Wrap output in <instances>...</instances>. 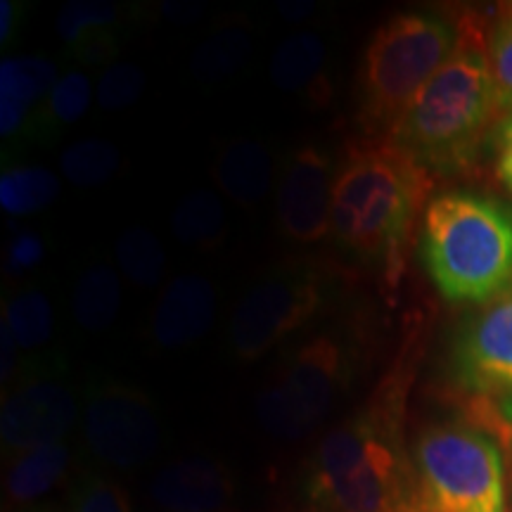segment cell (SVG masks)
I'll return each instance as SVG.
<instances>
[{"instance_id":"6da1fadb","label":"cell","mask_w":512,"mask_h":512,"mask_svg":"<svg viewBox=\"0 0 512 512\" xmlns=\"http://www.w3.org/2000/svg\"><path fill=\"white\" fill-rule=\"evenodd\" d=\"M408 370L401 354L366 406L320 441L306 477L311 512H420L403 444Z\"/></svg>"},{"instance_id":"7a4b0ae2","label":"cell","mask_w":512,"mask_h":512,"mask_svg":"<svg viewBox=\"0 0 512 512\" xmlns=\"http://www.w3.org/2000/svg\"><path fill=\"white\" fill-rule=\"evenodd\" d=\"M430 188L432 174L392 138L349 140L337 162L332 235L349 254L380 268L394 287Z\"/></svg>"},{"instance_id":"3957f363","label":"cell","mask_w":512,"mask_h":512,"mask_svg":"<svg viewBox=\"0 0 512 512\" xmlns=\"http://www.w3.org/2000/svg\"><path fill=\"white\" fill-rule=\"evenodd\" d=\"M458 27L456 53L422 88L389 136L432 176L470 171L491 128L503 124L484 22L467 12Z\"/></svg>"},{"instance_id":"277c9868","label":"cell","mask_w":512,"mask_h":512,"mask_svg":"<svg viewBox=\"0 0 512 512\" xmlns=\"http://www.w3.org/2000/svg\"><path fill=\"white\" fill-rule=\"evenodd\" d=\"M420 252L448 302H491L512 285V207L475 192H444L422 214Z\"/></svg>"},{"instance_id":"5b68a950","label":"cell","mask_w":512,"mask_h":512,"mask_svg":"<svg viewBox=\"0 0 512 512\" xmlns=\"http://www.w3.org/2000/svg\"><path fill=\"white\" fill-rule=\"evenodd\" d=\"M458 22L430 10L399 12L370 36L358 67L363 136L389 138L422 88L456 53Z\"/></svg>"},{"instance_id":"8992f818","label":"cell","mask_w":512,"mask_h":512,"mask_svg":"<svg viewBox=\"0 0 512 512\" xmlns=\"http://www.w3.org/2000/svg\"><path fill=\"white\" fill-rule=\"evenodd\" d=\"M411 458L420 512H508L505 460L491 432L470 422L427 425Z\"/></svg>"},{"instance_id":"52a82bcc","label":"cell","mask_w":512,"mask_h":512,"mask_svg":"<svg viewBox=\"0 0 512 512\" xmlns=\"http://www.w3.org/2000/svg\"><path fill=\"white\" fill-rule=\"evenodd\" d=\"M349 370V351L337 337L306 339L256 399L259 422L280 439H304L328 418L347 387Z\"/></svg>"},{"instance_id":"ba28073f","label":"cell","mask_w":512,"mask_h":512,"mask_svg":"<svg viewBox=\"0 0 512 512\" xmlns=\"http://www.w3.org/2000/svg\"><path fill=\"white\" fill-rule=\"evenodd\" d=\"M328 297L325 275L313 266H287L249 287L230 318L228 344L240 361H256L304 328Z\"/></svg>"},{"instance_id":"9c48e42d","label":"cell","mask_w":512,"mask_h":512,"mask_svg":"<svg viewBox=\"0 0 512 512\" xmlns=\"http://www.w3.org/2000/svg\"><path fill=\"white\" fill-rule=\"evenodd\" d=\"M451 370L482 420L512 432V285L458 330Z\"/></svg>"},{"instance_id":"30bf717a","label":"cell","mask_w":512,"mask_h":512,"mask_svg":"<svg viewBox=\"0 0 512 512\" xmlns=\"http://www.w3.org/2000/svg\"><path fill=\"white\" fill-rule=\"evenodd\" d=\"M86 439L102 463L124 470L143 465L162 439L155 403L138 389L100 384L88 396Z\"/></svg>"},{"instance_id":"8fae6325","label":"cell","mask_w":512,"mask_h":512,"mask_svg":"<svg viewBox=\"0 0 512 512\" xmlns=\"http://www.w3.org/2000/svg\"><path fill=\"white\" fill-rule=\"evenodd\" d=\"M337 162L323 147L304 145L285 164L275 195L280 230L299 245H313L332 233V195Z\"/></svg>"},{"instance_id":"7c38bea8","label":"cell","mask_w":512,"mask_h":512,"mask_svg":"<svg viewBox=\"0 0 512 512\" xmlns=\"http://www.w3.org/2000/svg\"><path fill=\"white\" fill-rule=\"evenodd\" d=\"M76 420L72 392L50 380L29 382L10 394L0 413L3 444L15 453L62 444Z\"/></svg>"},{"instance_id":"4fadbf2b","label":"cell","mask_w":512,"mask_h":512,"mask_svg":"<svg viewBox=\"0 0 512 512\" xmlns=\"http://www.w3.org/2000/svg\"><path fill=\"white\" fill-rule=\"evenodd\" d=\"M55 62L43 57H5L0 64V136L46 140L43 112L57 83Z\"/></svg>"},{"instance_id":"5bb4252c","label":"cell","mask_w":512,"mask_h":512,"mask_svg":"<svg viewBox=\"0 0 512 512\" xmlns=\"http://www.w3.org/2000/svg\"><path fill=\"white\" fill-rule=\"evenodd\" d=\"M216 287L202 273H185L164 287L152 316V337L162 349H183L211 330Z\"/></svg>"},{"instance_id":"9a60e30c","label":"cell","mask_w":512,"mask_h":512,"mask_svg":"<svg viewBox=\"0 0 512 512\" xmlns=\"http://www.w3.org/2000/svg\"><path fill=\"white\" fill-rule=\"evenodd\" d=\"M150 494L166 512H219L233 496V482L214 460L190 458L162 467Z\"/></svg>"},{"instance_id":"2e32d148","label":"cell","mask_w":512,"mask_h":512,"mask_svg":"<svg viewBox=\"0 0 512 512\" xmlns=\"http://www.w3.org/2000/svg\"><path fill=\"white\" fill-rule=\"evenodd\" d=\"M328 48L313 31H294L271 57V81L285 93L325 105L330 100Z\"/></svg>"},{"instance_id":"e0dca14e","label":"cell","mask_w":512,"mask_h":512,"mask_svg":"<svg viewBox=\"0 0 512 512\" xmlns=\"http://www.w3.org/2000/svg\"><path fill=\"white\" fill-rule=\"evenodd\" d=\"M214 178L228 200L240 207H256L273 185L271 152L259 140H233L216 157Z\"/></svg>"},{"instance_id":"ac0fdd59","label":"cell","mask_w":512,"mask_h":512,"mask_svg":"<svg viewBox=\"0 0 512 512\" xmlns=\"http://www.w3.org/2000/svg\"><path fill=\"white\" fill-rule=\"evenodd\" d=\"M69 460H72V453H69V446L64 441L62 444L17 453L8 470V477H5L8 498L17 505L38 501L60 484L69 467Z\"/></svg>"},{"instance_id":"d6986e66","label":"cell","mask_w":512,"mask_h":512,"mask_svg":"<svg viewBox=\"0 0 512 512\" xmlns=\"http://www.w3.org/2000/svg\"><path fill=\"white\" fill-rule=\"evenodd\" d=\"M121 306L119 275L110 266H91L81 273L72 294L76 323L88 332L110 328Z\"/></svg>"},{"instance_id":"ffe728a7","label":"cell","mask_w":512,"mask_h":512,"mask_svg":"<svg viewBox=\"0 0 512 512\" xmlns=\"http://www.w3.org/2000/svg\"><path fill=\"white\" fill-rule=\"evenodd\" d=\"M60 195V178L43 166H10L0 176V207L10 216L46 209Z\"/></svg>"},{"instance_id":"44dd1931","label":"cell","mask_w":512,"mask_h":512,"mask_svg":"<svg viewBox=\"0 0 512 512\" xmlns=\"http://www.w3.org/2000/svg\"><path fill=\"white\" fill-rule=\"evenodd\" d=\"M171 230L183 245H219L226 233V211H223L219 195H214L211 190H197L183 197L171 216Z\"/></svg>"},{"instance_id":"7402d4cb","label":"cell","mask_w":512,"mask_h":512,"mask_svg":"<svg viewBox=\"0 0 512 512\" xmlns=\"http://www.w3.org/2000/svg\"><path fill=\"white\" fill-rule=\"evenodd\" d=\"M252 55V36L245 27L214 31L192 55V74L202 81H223L235 76Z\"/></svg>"},{"instance_id":"603a6c76","label":"cell","mask_w":512,"mask_h":512,"mask_svg":"<svg viewBox=\"0 0 512 512\" xmlns=\"http://www.w3.org/2000/svg\"><path fill=\"white\" fill-rule=\"evenodd\" d=\"M3 325L15 337L19 349H38L53 337V306L41 290H22L5 304Z\"/></svg>"},{"instance_id":"cb8c5ba5","label":"cell","mask_w":512,"mask_h":512,"mask_svg":"<svg viewBox=\"0 0 512 512\" xmlns=\"http://www.w3.org/2000/svg\"><path fill=\"white\" fill-rule=\"evenodd\" d=\"M117 261L121 273L138 287L162 283L166 271L164 245L147 228H128L117 242Z\"/></svg>"},{"instance_id":"d4e9b609","label":"cell","mask_w":512,"mask_h":512,"mask_svg":"<svg viewBox=\"0 0 512 512\" xmlns=\"http://www.w3.org/2000/svg\"><path fill=\"white\" fill-rule=\"evenodd\" d=\"M121 166V152L110 140H79L62 152V171L79 188L107 183Z\"/></svg>"},{"instance_id":"484cf974","label":"cell","mask_w":512,"mask_h":512,"mask_svg":"<svg viewBox=\"0 0 512 512\" xmlns=\"http://www.w3.org/2000/svg\"><path fill=\"white\" fill-rule=\"evenodd\" d=\"M93 100V86L83 72H67L62 74L53 91L48 95L46 112H43V131H46V140L53 136L60 126H69L79 121L83 114L91 110Z\"/></svg>"},{"instance_id":"4316f807","label":"cell","mask_w":512,"mask_h":512,"mask_svg":"<svg viewBox=\"0 0 512 512\" xmlns=\"http://www.w3.org/2000/svg\"><path fill=\"white\" fill-rule=\"evenodd\" d=\"M124 10L117 3L107 0H72L67 3L57 17V31L64 43H72L83 34H91L98 29L121 27Z\"/></svg>"},{"instance_id":"83f0119b","label":"cell","mask_w":512,"mask_h":512,"mask_svg":"<svg viewBox=\"0 0 512 512\" xmlns=\"http://www.w3.org/2000/svg\"><path fill=\"white\" fill-rule=\"evenodd\" d=\"M489 60L498 110L505 121L512 114V5L498 15L489 31Z\"/></svg>"},{"instance_id":"f1b7e54d","label":"cell","mask_w":512,"mask_h":512,"mask_svg":"<svg viewBox=\"0 0 512 512\" xmlns=\"http://www.w3.org/2000/svg\"><path fill=\"white\" fill-rule=\"evenodd\" d=\"M69 512H131L126 491L98 472H86L76 479Z\"/></svg>"},{"instance_id":"f546056e","label":"cell","mask_w":512,"mask_h":512,"mask_svg":"<svg viewBox=\"0 0 512 512\" xmlns=\"http://www.w3.org/2000/svg\"><path fill=\"white\" fill-rule=\"evenodd\" d=\"M145 91V72L133 62H119L105 69L98 83V102L105 110L131 107Z\"/></svg>"},{"instance_id":"4dcf8cb0","label":"cell","mask_w":512,"mask_h":512,"mask_svg":"<svg viewBox=\"0 0 512 512\" xmlns=\"http://www.w3.org/2000/svg\"><path fill=\"white\" fill-rule=\"evenodd\" d=\"M121 27L98 29L67 43V53L81 64H107L119 53Z\"/></svg>"},{"instance_id":"1f68e13d","label":"cell","mask_w":512,"mask_h":512,"mask_svg":"<svg viewBox=\"0 0 512 512\" xmlns=\"http://www.w3.org/2000/svg\"><path fill=\"white\" fill-rule=\"evenodd\" d=\"M46 254V245H43L41 235L31 233V230H22L15 238L8 242V252H5V266L12 275L29 273L43 261Z\"/></svg>"},{"instance_id":"d6a6232c","label":"cell","mask_w":512,"mask_h":512,"mask_svg":"<svg viewBox=\"0 0 512 512\" xmlns=\"http://www.w3.org/2000/svg\"><path fill=\"white\" fill-rule=\"evenodd\" d=\"M496 174L501 183L512 192V119H505L496 131Z\"/></svg>"},{"instance_id":"836d02e7","label":"cell","mask_w":512,"mask_h":512,"mask_svg":"<svg viewBox=\"0 0 512 512\" xmlns=\"http://www.w3.org/2000/svg\"><path fill=\"white\" fill-rule=\"evenodd\" d=\"M22 19L24 3H19V0H3L0 3V41H3V46L15 41L17 31L22 27Z\"/></svg>"},{"instance_id":"e575fe53","label":"cell","mask_w":512,"mask_h":512,"mask_svg":"<svg viewBox=\"0 0 512 512\" xmlns=\"http://www.w3.org/2000/svg\"><path fill=\"white\" fill-rule=\"evenodd\" d=\"M17 342L10 335V330L3 325V382H8V377L15 373V361H17Z\"/></svg>"},{"instance_id":"d590c367","label":"cell","mask_w":512,"mask_h":512,"mask_svg":"<svg viewBox=\"0 0 512 512\" xmlns=\"http://www.w3.org/2000/svg\"><path fill=\"white\" fill-rule=\"evenodd\" d=\"M278 10L283 12L287 19H304L313 12V3H280Z\"/></svg>"},{"instance_id":"8d00e7d4","label":"cell","mask_w":512,"mask_h":512,"mask_svg":"<svg viewBox=\"0 0 512 512\" xmlns=\"http://www.w3.org/2000/svg\"><path fill=\"white\" fill-rule=\"evenodd\" d=\"M176 10H169V8H164V12L166 15H171L176 19V22H188L190 17H197V15H202V8L200 5H185V3H176L174 5Z\"/></svg>"},{"instance_id":"74e56055","label":"cell","mask_w":512,"mask_h":512,"mask_svg":"<svg viewBox=\"0 0 512 512\" xmlns=\"http://www.w3.org/2000/svg\"><path fill=\"white\" fill-rule=\"evenodd\" d=\"M510 451H512V432H510Z\"/></svg>"},{"instance_id":"f35d334b","label":"cell","mask_w":512,"mask_h":512,"mask_svg":"<svg viewBox=\"0 0 512 512\" xmlns=\"http://www.w3.org/2000/svg\"><path fill=\"white\" fill-rule=\"evenodd\" d=\"M508 119H512V114H510V117H508Z\"/></svg>"}]
</instances>
